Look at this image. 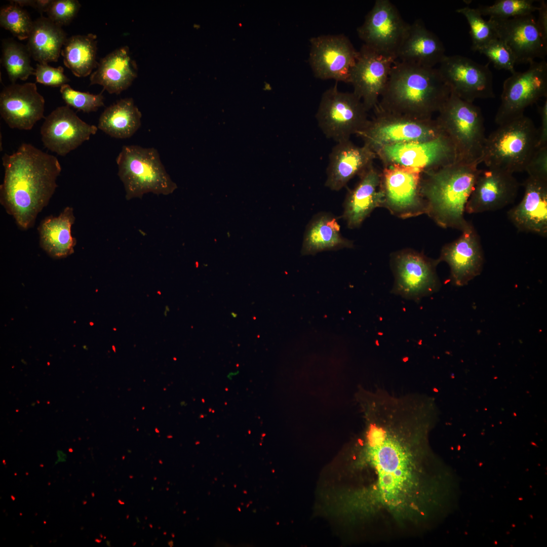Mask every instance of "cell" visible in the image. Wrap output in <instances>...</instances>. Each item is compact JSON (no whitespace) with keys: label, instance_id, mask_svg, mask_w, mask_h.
I'll list each match as a JSON object with an SVG mask.
<instances>
[{"label":"cell","instance_id":"6da1fadb","mask_svg":"<svg viewBox=\"0 0 547 547\" xmlns=\"http://www.w3.org/2000/svg\"><path fill=\"white\" fill-rule=\"evenodd\" d=\"M2 163L5 174L0 203L19 227L27 230L55 192L60 164L53 155L28 143L12 154L5 153Z\"/></svg>","mask_w":547,"mask_h":547},{"label":"cell","instance_id":"7a4b0ae2","mask_svg":"<svg viewBox=\"0 0 547 547\" xmlns=\"http://www.w3.org/2000/svg\"><path fill=\"white\" fill-rule=\"evenodd\" d=\"M451 91L437 68L396 60L374 110L429 119Z\"/></svg>","mask_w":547,"mask_h":547},{"label":"cell","instance_id":"3957f363","mask_svg":"<svg viewBox=\"0 0 547 547\" xmlns=\"http://www.w3.org/2000/svg\"><path fill=\"white\" fill-rule=\"evenodd\" d=\"M480 170L478 165L455 162L422 173L420 191L426 214L438 225L460 231L467 227L465 207Z\"/></svg>","mask_w":547,"mask_h":547},{"label":"cell","instance_id":"277c9868","mask_svg":"<svg viewBox=\"0 0 547 547\" xmlns=\"http://www.w3.org/2000/svg\"><path fill=\"white\" fill-rule=\"evenodd\" d=\"M438 112L436 120L454 147L456 162L478 166L486 140L480 108L451 93Z\"/></svg>","mask_w":547,"mask_h":547},{"label":"cell","instance_id":"5b68a950","mask_svg":"<svg viewBox=\"0 0 547 547\" xmlns=\"http://www.w3.org/2000/svg\"><path fill=\"white\" fill-rule=\"evenodd\" d=\"M116 162L118 174L124 184L127 200L141 199L149 192L168 195L177 188L154 148L124 145Z\"/></svg>","mask_w":547,"mask_h":547},{"label":"cell","instance_id":"8992f818","mask_svg":"<svg viewBox=\"0 0 547 547\" xmlns=\"http://www.w3.org/2000/svg\"><path fill=\"white\" fill-rule=\"evenodd\" d=\"M537 144V129L523 115L499 125L486 137L482 163L513 174L524 171Z\"/></svg>","mask_w":547,"mask_h":547},{"label":"cell","instance_id":"52a82bcc","mask_svg":"<svg viewBox=\"0 0 547 547\" xmlns=\"http://www.w3.org/2000/svg\"><path fill=\"white\" fill-rule=\"evenodd\" d=\"M374 112V117L357 134L374 152L383 146L425 141L444 133L436 119H417L378 110Z\"/></svg>","mask_w":547,"mask_h":547},{"label":"cell","instance_id":"ba28073f","mask_svg":"<svg viewBox=\"0 0 547 547\" xmlns=\"http://www.w3.org/2000/svg\"><path fill=\"white\" fill-rule=\"evenodd\" d=\"M368 111L353 92L339 91L336 83L323 93L316 118L326 137L339 142L350 139L365 127L369 120Z\"/></svg>","mask_w":547,"mask_h":547},{"label":"cell","instance_id":"9c48e42d","mask_svg":"<svg viewBox=\"0 0 547 547\" xmlns=\"http://www.w3.org/2000/svg\"><path fill=\"white\" fill-rule=\"evenodd\" d=\"M547 96V62L529 63L524 71H515L503 82L501 102L495 116L498 125L524 115L525 109Z\"/></svg>","mask_w":547,"mask_h":547},{"label":"cell","instance_id":"30bf717a","mask_svg":"<svg viewBox=\"0 0 547 547\" xmlns=\"http://www.w3.org/2000/svg\"><path fill=\"white\" fill-rule=\"evenodd\" d=\"M375 153L383 166H401L422 172L438 169L457 160L454 147L444 133L425 141L383 146Z\"/></svg>","mask_w":547,"mask_h":547},{"label":"cell","instance_id":"8fae6325","mask_svg":"<svg viewBox=\"0 0 547 547\" xmlns=\"http://www.w3.org/2000/svg\"><path fill=\"white\" fill-rule=\"evenodd\" d=\"M422 173L401 166H384L381 172L382 207L401 218L426 214V204L420 191Z\"/></svg>","mask_w":547,"mask_h":547},{"label":"cell","instance_id":"7c38bea8","mask_svg":"<svg viewBox=\"0 0 547 547\" xmlns=\"http://www.w3.org/2000/svg\"><path fill=\"white\" fill-rule=\"evenodd\" d=\"M438 259H430L411 250L399 251L392 259L395 282L392 292L418 301L436 292L440 282L436 273Z\"/></svg>","mask_w":547,"mask_h":547},{"label":"cell","instance_id":"4fadbf2b","mask_svg":"<svg viewBox=\"0 0 547 547\" xmlns=\"http://www.w3.org/2000/svg\"><path fill=\"white\" fill-rule=\"evenodd\" d=\"M409 25L390 1L376 0L357 32L364 45L397 60Z\"/></svg>","mask_w":547,"mask_h":547},{"label":"cell","instance_id":"5bb4252c","mask_svg":"<svg viewBox=\"0 0 547 547\" xmlns=\"http://www.w3.org/2000/svg\"><path fill=\"white\" fill-rule=\"evenodd\" d=\"M438 69L454 94L466 101L495 97L493 74L486 65L459 55L446 56Z\"/></svg>","mask_w":547,"mask_h":547},{"label":"cell","instance_id":"9a60e30c","mask_svg":"<svg viewBox=\"0 0 547 547\" xmlns=\"http://www.w3.org/2000/svg\"><path fill=\"white\" fill-rule=\"evenodd\" d=\"M308 62L315 76L349 83L358 51L343 34L321 35L310 39Z\"/></svg>","mask_w":547,"mask_h":547},{"label":"cell","instance_id":"2e32d148","mask_svg":"<svg viewBox=\"0 0 547 547\" xmlns=\"http://www.w3.org/2000/svg\"><path fill=\"white\" fill-rule=\"evenodd\" d=\"M396 60L364 44L358 51L349 83L353 86V93L362 100L368 111L377 105Z\"/></svg>","mask_w":547,"mask_h":547},{"label":"cell","instance_id":"e0dca14e","mask_svg":"<svg viewBox=\"0 0 547 547\" xmlns=\"http://www.w3.org/2000/svg\"><path fill=\"white\" fill-rule=\"evenodd\" d=\"M532 14L506 19L490 18L488 20L497 38L513 53L516 64H529L537 58L544 60L546 55L547 43L540 34Z\"/></svg>","mask_w":547,"mask_h":547},{"label":"cell","instance_id":"ac0fdd59","mask_svg":"<svg viewBox=\"0 0 547 547\" xmlns=\"http://www.w3.org/2000/svg\"><path fill=\"white\" fill-rule=\"evenodd\" d=\"M98 129L81 119L68 105L59 106L45 118L42 141L49 150L64 157L89 140Z\"/></svg>","mask_w":547,"mask_h":547},{"label":"cell","instance_id":"d6986e66","mask_svg":"<svg viewBox=\"0 0 547 547\" xmlns=\"http://www.w3.org/2000/svg\"><path fill=\"white\" fill-rule=\"evenodd\" d=\"M519 186L512 173L493 167L480 169L465 212L473 214L502 209L515 201Z\"/></svg>","mask_w":547,"mask_h":547},{"label":"cell","instance_id":"ffe728a7","mask_svg":"<svg viewBox=\"0 0 547 547\" xmlns=\"http://www.w3.org/2000/svg\"><path fill=\"white\" fill-rule=\"evenodd\" d=\"M460 237L444 245L439 261L446 262L450 269L451 279L458 286H463L479 276L484 264V253L479 236L471 223Z\"/></svg>","mask_w":547,"mask_h":547},{"label":"cell","instance_id":"44dd1931","mask_svg":"<svg viewBox=\"0 0 547 547\" xmlns=\"http://www.w3.org/2000/svg\"><path fill=\"white\" fill-rule=\"evenodd\" d=\"M45 103L35 83H12L1 92V115L10 128L29 130L44 118Z\"/></svg>","mask_w":547,"mask_h":547},{"label":"cell","instance_id":"7402d4cb","mask_svg":"<svg viewBox=\"0 0 547 547\" xmlns=\"http://www.w3.org/2000/svg\"><path fill=\"white\" fill-rule=\"evenodd\" d=\"M376 153L367 145L359 146L350 139L337 142L329 156L325 186L338 191L355 176L373 165Z\"/></svg>","mask_w":547,"mask_h":547},{"label":"cell","instance_id":"603a6c76","mask_svg":"<svg viewBox=\"0 0 547 547\" xmlns=\"http://www.w3.org/2000/svg\"><path fill=\"white\" fill-rule=\"evenodd\" d=\"M520 203L507 212L508 218L522 232L547 236V180L528 176Z\"/></svg>","mask_w":547,"mask_h":547},{"label":"cell","instance_id":"cb8c5ba5","mask_svg":"<svg viewBox=\"0 0 547 547\" xmlns=\"http://www.w3.org/2000/svg\"><path fill=\"white\" fill-rule=\"evenodd\" d=\"M360 176L344 202L343 216L350 228L359 227L374 209L382 207L383 201L381 172L372 165Z\"/></svg>","mask_w":547,"mask_h":547},{"label":"cell","instance_id":"d4e9b609","mask_svg":"<svg viewBox=\"0 0 547 547\" xmlns=\"http://www.w3.org/2000/svg\"><path fill=\"white\" fill-rule=\"evenodd\" d=\"M440 38L419 19L409 25L397 54V60L421 66L434 67L445 55Z\"/></svg>","mask_w":547,"mask_h":547},{"label":"cell","instance_id":"484cf974","mask_svg":"<svg viewBox=\"0 0 547 547\" xmlns=\"http://www.w3.org/2000/svg\"><path fill=\"white\" fill-rule=\"evenodd\" d=\"M137 72L129 47L124 46L101 59L90 75V85H101L109 93L118 95L132 85L137 77Z\"/></svg>","mask_w":547,"mask_h":547},{"label":"cell","instance_id":"4316f807","mask_svg":"<svg viewBox=\"0 0 547 547\" xmlns=\"http://www.w3.org/2000/svg\"><path fill=\"white\" fill-rule=\"evenodd\" d=\"M75 217L72 208L66 207L57 217L50 216L38 227L40 245L48 255L55 259L63 258L74 253L76 240L71 235Z\"/></svg>","mask_w":547,"mask_h":547},{"label":"cell","instance_id":"83f0119b","mask_svg":"<svg viewBox=\"0 0 547 547\" xmlns=\"http://www.w3.org/2000/svg\"><path fill=\"white\" fill-rule=\"evenodd\" d=\"M353 246V242L341 235L337 218L332 214L321 212L315 215L308 223L301 253L303 255H313Z\"/></svg>","mask_w":547,"mask_h":547},{"label":"cell","instance_id":"f1b7e54d","mask_svg":"<svg viewBox=\"0 0 547 547\" xmlns=\"http://www.w3.org/2000/svg\"><path fill=\"white\" fill-rule=\"evenodd\" d=\"M67 39L62 26L41 16L33 22L26 47L35 61L48 64L58 61Z\"/></svg>","mask_w":547,"mask_h":547},{"label":"cell","instance_id":"f546056e","mask_svg":"<svg viewBox=\"0 0 547 547\" xmlns=\"http://www.w3.org/2000/svg\"><path fill=\"white\" fill-rule=\"evenodd\" d=\"M141 117L132 98L121 99L105 109L97 127L112 137L128 138L140 127Z\"/></svg>","mask_w":547,"mask_h":547},{"label":"cell","instance_id":"4dcf8cb0","mask_svg":"<svg viewBox=\"0 0 547 547\" xmlns=\"http://www.w3.org/2000/svg\"><path fill=\"white\" fill-rule=\"evenodd\" d=\"M96 35H74L67 38L61 51L64 64L79 77H86L98 66Z\"/></svg>","mask_w":547,"mask_h":547},{"label":"cell","instance_id":"1f68e13d","mask_svg":"<svg viewBox=\"0 0 547 547\" xmlns=\"http://www.w3.org/2000/svg\"><path fill=\"white\" fill-rule=\"evenodd\" d=\"M31 56L26 46L11 40L2 43V63L12 83L18 80L26 81L34 75L35 69L31 65Z\"/></svg>","mask_w":547,"mask_h":547},{"label":"cell","instance_id":"d6a6232c","mask_svg":"<svg viewBox=\"0 0 547 547\" xmlns=\"http://www.w3.org/2000/svg\"><path fill=\"white\" fill-rule=\"evenodd\" d=\"M455 11L465 17L470 26L471 49L473 51H478L491 41L497 38L490 21L484 20L477 8L466 6Z\"/></svg>","mask_w":547,"mask_h":547},{"label":"cell","instance_id":"836d02e7","mask_svg":"<svg viewBox=\"0 0 547 547\" xmlns=\"http://www.w3.org/2000/svg\"><path fill=\"white\" fill-rule=\"evenodd\" d=\"M533 0H497L490 6H479L477 9L481 15L490 18L506 19L532 14L538 9Z\"/></svg>","mask_w":547,"mask_h":547},{"label":"cell","instance_id":"e575fe53","mask_svg":"<svg viewBox=\"0 0 547 547\" xmlns=\"http://www.w3.org/2000/svg\"><path fill=\"white\" fill-rule=\"evenodd\" d=\"M33 22L28 13L17 5L11 4L1 9V26L20 41L28 39Z\"/></svg>","mask_w":547,"mask_h":547},{"label":"cell","instance_id":"d590c367","mask_svg":"<svg viewBox=\"0 0 547 547\" xmlns=\"http://www.w3.org/2000/svg\"><path fill=\"white\" fill-rule=\"evenodd\" d=\"M60 92L67 105L84 112L96 111L104 106V97L102 93L90 94L72 89L66 84L60 87Z\"/></svg>","mask_w":547,"mask_h":547},{"label":"cell","instance_id":"8d00e7d4","mask_svg":"<svg viewBox=\"0 0 547 547\" xmlns=\"http://www.w3.org/2000/svg\"><path fill=\"white\" fill-rule=\"evenodd\" d=\"M477 52L486 56L495 68L504 69L511 73L516 71V62L513 53L507 46L499 38L491 41Z\"/></svg>","mask_w":547,"mask_h":547},{"label":"cell","instance_id":"74e56055","mask_svg":"<svg viewBox=\"0 0 547 547\" xmlns=\"http://www.w3.org/2000/svg\"><path fill=\"white\" fill-rule=\"evenodd\" d=\"M81 7L76 0H52L46 13L49 19L62 26L72 21Z\"/></svg>","mask_w":547,"mask_h":547},{"label":"cell","instance_id":"f35d334b","mask_svg":"<svg viewBox=\"0 0 547 547\" xmlns=\"http://www.w3.org/2000/svg\"><path fill=\"white\" fill-rule=\"evenodd\" d=\"M34 75L36 82L54 87H61L70 81L62 66L56 68L46 63H37Z\"/></svg>","mask_w":547,"mask_h":547},{"label":"cell","instance_id":"ab89813d","mask_svg":"<svg viewBox=\"0 0 547 547\" xmlns=\"http://www.w3.org/2000/svg\"><path fill=\"white\" fill-rule=\"evenodd\" d=\"M525 171L528 176L547 180V146L536 149Z\"/></svg>","mask_w":547,"mask_h":547},{"label":"cell","instance_id":"60d3db41","mask_svg":"<svg viewBox=\"0 0 547 547\" xmlns=\"http://www.w3.org/2000/svg\"><path fill=\"white\" fill-rule=\"evenodd\" d=\"M538 111L540 117V125L537 129V147L547 146V100L539 106Z\"/></svg>","mask_w":547,"mask_h":547},{"label":"cell","instance_id":"b9f144b4","mask_svg":"<svg viewBox=\"0 0 547 547\" xmlns=\"http://www.w3.org/2000/svg\"><path fill=\"white\" fill-rule=\"evenodd\" d=\"M538 7V17L536 20V24L543 39L547 43V5L545 1H541Z\"/></svg>","mask_w":547,"mask_h":547},{"label":"cell","instance_id":"7bdbcfd3","mask_svg":"<svg viewBox=\"0 0 547 547\" xmlns=\"http://www.w3.org/2000/svg\"><path fill=\"white\" fill-rule=\"evenodd\" d=\"M52 0H17L11 1V4L22 7H31L41 13L47 12Z\"/></svg>","mask_w":547,"mask_h":547},{"label":"cell","instance_id":"ee69618b","mask_svg":"<svg viewBox=\"0 0 547 547\" xmlns=\"http://www.w3.org/2000/svg\"><path fill=\"white\" fill-rule=\"evenodd\" d=\"M57 455L58 457L57 460L55 462V464L60 462H65L67 458L66 454L61 450L57 451Z\"/></svg>","mask_w":547,"mask_h":547},{"label":"cell","instance_id":"f6af8a7d","mask_svg":"<svg viewBox=\"0 0 547 547\" xmlns=\"http://www.w3.org/2000/svg\"><path fill=\"white\" fill-rule=\"evenodd\" d=\"M230 314L233 318H236L237 317V314L236 312H232Z\"/></svg>","mask_w":547,"mask_h":547},{"label":"cell","instance_id":"bcb514c9","mask_svg":"<svg viewBox=\"0 0 547 547\" xmlns=\"http://www.w3.org/2000/svg\"><path fill=\"white\" fill-rule=\"evenodd\" d=\"M168 544L170 546H172L173 545V542L172 540H171L169 542H168Z\"/></svg>","mask_w":547,"mask_h":547},{"label":"cell","instance_id":"7dc6e473","mask_svg":"<svg viewBox=\"0 0 547 547\" xmlns=\"http://www.w3.org/2000/svg\"><path fill=\"white\" fill-rule=\"evenodd\" d=\"M21 361L23 364L27 365V362L24 359H21Z\"/></svg>","mask_w":547,"mask_h":547},{"label":"cell","instance_id":"c3c4849f","mask_svg":"<svg viewBox=\"0 0 547 547\" xmlns=\"http://www.w3.org/2000/svg\"><path fill=\"white\" fill-rule=\"evenodd\" d=\"M83 348H84V349H86V350H87V349H88V347H87V346H86V345H83Z\"/></svg>","mask_w":547,"mask_h":547},{"label":"cell","instance_id":"681fc988","mask_svg":"<svg viewBox=\"0 0 547 547\" xmlns=\"http://www.w3.org/2000/svg\"><path fill=\"white\" fill-rule=\"evenodd\" d=\"M106 544H107V545L108 546H110V542H109V541H106Z\"/></svg>","mask_w":547,"mask_h":547},{"label":"cell","instance_id":"f907efd6","mask_svg":"<svg viewBox=\"0 0 547 547\" xmlns=\"http://www.w3.org/2000/svg\"><path fill=\"white\" fill-rule=\"evenodd\" d=\"M35 405V402H32V403H31V406H32V407L34 406Z\"/></svg>","mask_w":547,"mask_h":547},{"label":"cell","instance_id":"816d5d0a","mask_svg":"<svg viewBox=\"0 0 547 547\" xmlns=\"http://www.w3.org/2000/svg\"><path fill=\"white\" fill-rule=\"evenodd\" d=\"M95 541H96V542H101V540H99V539H95Z\"/></svg>","mask_w":547,"mask_h":547},{"label":"cell","instance_id":"f5cc1de1","mask_svg":"<svg viewBox=\"0 0 547 547\" xmlns=\"http://www.w3.org/2000/svg\"><path fill=\"white\" fill-rule=\"evenodd\" d=\"M119 502H120V503H121V504H124V502H122L121 501H120V500H119Z\"/></svg>","mask_w":547,"mask_h":547}]
</instances>
